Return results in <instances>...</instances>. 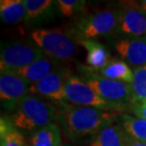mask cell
Masks as SVG:
<instances>
[{
    "instance_id": "obj_1",
    "label": "cell",
    "mask_w": 146,
    "mask_h": 146,
    "mask_svg": "<svg viewBox=\"0 0 146 146\" xmlns=\"http://www.w3.org/2000/svg\"><path fill=\"white\" fill-rule=\"evenodd\" d=\"M56 119L68 139L77 141L92 137L102 128L114 123L121 113L69 104H60Z\"/></svg>"
},
{
    "instance_id": "obj_2",
    "label": "cell",
    "mask_w": 146,
    "mask_h": 146,
    "mask_svg": "<svg viewBox=\"0 0 146 146\" xmlns=\"http://www.w3.org/2000/svg\"><path fill=\"white\" fill-rule=\"evenodd\" d=\"M56 116L57 109L53 104L35 95H28L9 119L16 129L33 133L52 123Z\"/></svg>"
},
{
    "instance_id": "obj_3",
    "label": "cell",
    "mask_w": 146,
    "mask_h": 146,
    "mask_svg": "<svg viewBox=\"0 0 146 146\" xmlns=\"http://www.w3.org/2000/svg\"><path fill=\"white\" fill-rule=\"evenodd\" d=\"M119 11L104 10L77 17L68 28V33L76 42L96 40L117 33Z\"/></svg>"
},
{
    "instance_id": "obj_4",
    "label": "cell",
    "mask_w": 146,
    "mask_h": 146,
    "mask_svg": "<svg viewBox=\"0 0 146 146\" xmlns=\"http://www.w3.org/2000/svg\"><path fill=\"white\" fill-rule=\"evenodd\" d=\"M78 71L82 80L104 100L130 111L132 99L131 84L104 78L88 66L79 65Z\"/></svg>"
},
{
    "instance_id": "obj_5",
    "label": "cell",
    "mask_w": 146,
    "mask_h": 146,
    "mask_svg": "<svg viewBox=\"0 0 146 146\" xmlns=\"http://www.w3.org/2000/svg\"><path fill=\"white\" fill-rule=\"evenodd\" d=\"M31 37L44 53L57 61L72 59L77 51L75 40L64 31L38 29Z\"/></svg>"
},
{
    "instance_id": "obj_6",
    "label": "cell",
    "mask_w": 146,
    "mask_h": 146,
    "mask_svg": "<svg viewBox=\"0 0 146 146\" xmlns=\"http://www.w3.org/2000/svg\"><path fill=\"white\" fill-rule=\"evenodd\" d=\"M65 102L78 106L92 107L106 111L123 112V107L104 100L91 87L88 86L81 77L71 74L68 79L65 88Z\"/></svg>"
},
{
    "instance_id": "obj_7",
    "label": "cell",
    "mask_w": 146,
    "mask_h": 146,
    "mask_svg": "<svg viewBox=\"0 0 146 146\" xmlns=\"http://www.w3.org/2000/svg\"><path fill=\"white\" fill-rule=\"evenodd\" d=\"M43 54V50L33 41L19 40L5 43L2 45L0 54L1 70L13 71L24 68Z\"/></svg>"
},
{
    "instance_id": "obj_8",
    "label": "cell",
    "mask_w": 146,
    "mask_h": 146,
    "mask_svg": "<svg viewBox=\"0 0 146 146\" xmlns=\"http://www.w3.org/2000/svg\"><path fill=\"white\" fill-rule=\"evenodd\" d=\"M71 72L66 68H58L43 80L31 84V95H35L59 104H65V88Z\"/></svg>"
},
{
    "instance_id": "obj_9",
    "label": "cell",
    "mask_w": 146,
    "mask_h": 146,
    "mask_svg": "<svg viewBox=\"0 0 146 146\" xmlns=\"http://www.w3.org/2000/svg\"><path fill=\"white\" fill-rule=\"evenodd\" d=\"M31 84L24 78L8 71L0 74V99L4 109L13 111L26 96L30 94Z\"/></svg>"
},
{
    "instance_id": "obj_10",
    "label": "cell",
    "mask_w": 146,
    "mask_h": 146,
    "mask_svg": "<svg viewBox=\"0 0 146 146\" xmlns=\"http://www.w3.org/2000/svg\"><path fill=\"white\" fill-rule=\"evenodd\" d=\"M114 46L121 60L134 69L146 66V36L122 37Z\"/></svg>"
},
{
    "instance_id": "obj_11",
    "label": "cell",
    "mask_w": 146,
    "mask_h": 146,
    "mask_svg": "<svg viewBox=\"0 0 146 146\" xmlns=\"http://www.w3.org/2000/svg\"><path fill=\"white\" fill-rule=\"evenodd\" d=\"M117 33L123 37L146 36V13L139 6H131L119 11Z\"/></svg>"
},
{
    "instance_id": "obj_12",
    "label": "cell",
    "mask_w": 146,
    "mask_h": 146,
    "mask_svg": "<svg viewBox=\"0 0 146 146\" xmlns=\"http://www.w3.org/2000/svg\"><path fill=\"white\" fill-rule=\"evenodd\" d=\"M58 68H60V66H58V61L44 53L42 56L38 58L35 62L31 64L30 66L21 69L8 72L18 75L28 82H30L31 84H33L43 80L44 78L50 74L52 71H54Z\"/></svg>"
},
{
    "instance_id": "obj_13",
    "label": "cell",
    "mask_w": 146,
    "mask_h": 146,
    "mask_svg": "<svg viewBox=\"0 0 146 146\" xmlns=\"http://www.w3.org/2000/svg\"><path fill=\"white\" fill-rule=\"evenodd\" d=\"M27 15L25 22L31 26L41 25L54 18L58 7L57 1L51 0H25Z\"/></svg>"
},
{
    "instance_id": "obj_14",
    "label": "cell",
    "mask_w": 146,
    "mask_h": 146,
    "mask_svg": "<svg viewBox=\"0 0 146 146\" xmlns=\"http://www.w3.org/2000/svg\"><path fill=\"white\" fill-rule=\"evenodd\" d=\"M90 146H125L126 133L119 123H111L102 128L90 138Z\"/></svg>"
},
{
    "instance_id": "obj_15",
    "label": "cell",
    "mask_w": 146,
    "mask_h": 146,
    "mask_svg": "<svg viewBox=\"0 0 146 146\" xmlns=\"http://www.w3.org/2000/svg\"><path fill=\"white\" fill-rule=\"evenodd\" d=\"M77 43L87 51L86 64L89 68L99 70L106 66L112 60L106 46L97 40H83Z\"/></svg>"
},
{
    "instance_id": "obj_16",
    "label": "cell",
    "mask_w": 146,
    "mask_h": 146,
    "mask_svg": "<svg viewBox=\"0 0 146 146\" xmlns=\"http://www.w3.org/2000/svg\"><path fill=\"white\" fill-rule=\"evenodd\" d=\"M94 70L103 76L104 78H107L109 80L121 82L131 84L133 82V71L131 70L129 66L122 60L112 59L108 63V65L104 66V68Z\"/></svg>"
},
{
    "instance_id": "obj_17",
    "label": "cell",
    "mask_w": 146,
    "mask_h": 146,
    "mask_svg": "<svg viewBox=\"0 0 146 146\" xmlns=\"http://www.w3.org/2000/svg\"><path fill=\"white\" fill-rule=\"evenodd\" d=\"M27 8L25 0H1L0 1V16L3 22L14 24L26 19Z\"/></svg>"
},
{
    "instance_id": "obj_18",
    "label": "cell",
    "mask_w": 146,
    "mask_h": 146,
    "mask_svg": "<svg viewBox=\"0 0 146 146\" xmlns=\"http://www.w3.org/2000/svg\"><path fill=\"white\" fill-rule=\"evenodd\" d=\"M29 143L30 146H60L62 143L60 127L52 122L41 128L33 133Z\"/></svg>"
},
{
    "instance_id": "obj_19",
    "label": "cell",
    "mask_w": 146,
    "mask_h": 146,
    "mask_svg": "<svg viewBox=\"0 0 146 146\" xmlns=\"http://www.w3.org/2000/svg\"><path fill=\"white\" fill-rule=\"evenodd\" d=\"M119 124L124 132L136 141L146 142V121L136 116L121 114L119 117Z\"/></svg>"
},
{
    "instance_id": "obj_20",
    "label": "cell",
    "mask_w": 146,
    "mask_h": 146,
    "mask_svg": "<svg viewBox=\"0 0 146 146\" xmlns=\"http://www.w3.org/2000/svg\"><path fill=\"white\" fill-rule=\"evenodd\" d=\"M0 139L1 146H30L19 130L6 117H2L0 121Z\"/></svg>"
},
{
    "instance_id": "obj_21",
    "label": "cell",
    "mask_w": 146,
    "mask_h": 146,
    "mask_svg": "<svg viewBox=\"0 0 146 146\" xmlns=\"http://www.w3.org/2000/svg\"><path fill=\"white\" fill-rule=\"evenodd\" d=\"M133 74V82L131 84V107L135 104L146 102V66L135 68Z\"/></svg>"
},
{
    "instance_id": "obj_22",
    "label": "cell",
    "mask_w": 146,
    "mask_h": 146,
    "mask_svg": "<svg viewBox=\"0 0 146 146\" xmlns=\"http://www.w3.org/2000/svg\"><path fill=\"white\" fill-rule=\"evenodd\" d=\"M86 3V0H58L57 5L61 14L69 18L83 11Z\"/></svg>"
},
{
    "instance_id": "obj_23",
    "label": "cell",
    "mask_w": 146,
    "mask_h": 146,
    "mask_svg": "<svg viewBox=\"0 0 146 146\" xmlns=\"http://www.w3.org/2000/svg\"><path fill=\"white\" fill-rule=\"evenodd\" d=\"M130 111L134 114V116L146 121V103L135 104V106L131 107Z\"/></svg>"
},
{
    "instance_id": "obj_24",
    "label": "cell",
    "mask_w": 146,
    "mask_h": 146,
    "mask_svg": "<svg viewBox=\"0 0 146 146\" xmlns=\"http://www.w3.org/2000/svg\"><path fill=\"white\" fill-rule=\"evenodd\" d=\"M125 146H146V142L136 141L132 138H130L129 136H127L126 134V145Z\"/></svg>"
},
{
    "instance_id": "obj_25",
    "label": "cell",
    "mask_w": 146,
    "mask_h": 146,
    "mask_svg": "<svg viewBox=\"0 0 146 146\" xmlns=\"http://www.w3.org/2000/svg\"><path fill=\"white\" fill-rule=\"evenodd\" d=\"M138 6L141 9L142 11L146 13V0H141V1H139Z\"/></svg>"
},
{
    "instance_id": "obj_26",
    "label": "cell",
    "mask_w": 146,
    "mask_h": 146,
    "mask_svg": "<svg viewBox=\"0 0 146 146\" xmlns=\"http://www.w3.org/2000/svg\"><path fill=\"white\" fill-rule=\"evenodd\" d=\"M60 146H68V144H66V143H63V142H62V143L60 144Z\"/></svg>"
},
{
    "instance_id": "obj_27",
    "label": "cell",
    "mask_w": 146,
    "mask_h": 146,
    "mask_svg": "<svg viewBox=\"0 0 146 146\" xmlns=\"http://www.w3.org/2000/svg\"><path fill=\"white\" fill-rule=\"evenodd\" d=\"M144 103H146V102H144Z\"/></svg>"
}]
</instances>
